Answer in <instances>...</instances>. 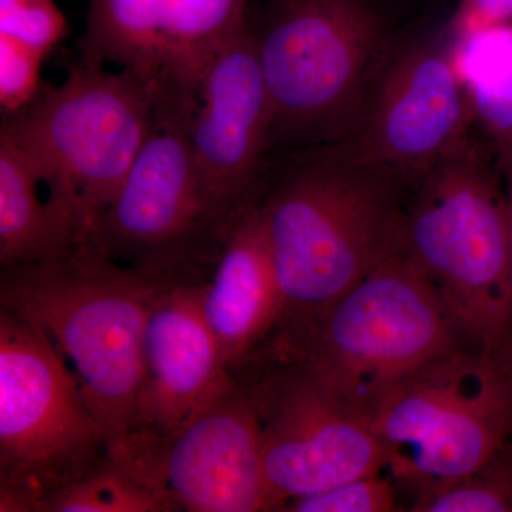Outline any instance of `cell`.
Instances as JSON below:
<instances>
[{
  "mask_svg": "<svg viewBox=\"0 0 512 512\" xmlns=\"http://www.w3.org/2000/svg\"><path fill=\"white\" fill-rule=\"evenodd\" d=\"M164 285L80 254L9 266L0 275L2 309L42 330L59 350L99 421L110 460L136 478L133 426L144 329Z\"/></svg>",
  "mask_w": 512,
  "mask_h": 512,
  "instance_id": "6da1fadb",
  "label": "cell"
},
{
  "mask_svg": "<svg viewBox=\"0 0 512 512\" xmlns=\"http://www.w3.org/2000/svg\"><path fill=\"white\" fill-rule=\"evenodd\" d=\"M255 201L281 289L275 330L328 308L402 241L404 214L384 171L346 163L329 147L262 181Z\"/></svg>",
  "mask_w": 512,
  "mask_h": 512,
  "instance_id": "7a4b0ae2",
  "label": "cell"
},
{
  "mask_svg": "<svg viewBox=\"0 0 512 512\" xmlns=\"http://www.w3.org/2000/svg\"><path fill=\"white\" fill-rule=\"evenodd\" d=\"M460 346L443 299L400 241L345 295L276 329L252 356L302 366L370 417L397 383Z\"/></svg>",
  "mask_w": 512,
  "mask_h": 512,
  "instance_id": "3957f363",
  "label": "cell"
},
{
  "mask_svg": "<svg viewBox=\"0 0 512 512\" xmlns=\"http://www.w3.org/2000/svg\"><path fill=\"white\" fill-rule=\"evenodd\" d=\"M160 87L130 70L79 62L60 86L43 84L25 109L2 117L39 174L47 202L84 254L150 133Z\"/></svg>",
  "mask_w": 512,
  "mask_h": 512,
  "instance_id": "277c9868",
  "label": "cell"
},
{
  "mask_svg": "<svg viewBox=\"0 0 512 512\" xmlns=\"http://www.w3.org/2000/svg\"><path fill=\"white\" fill-rule=\"evenodd\" d=\"M403 247L467 348L512 363V271L503 178L470 141L421 175Z\"/></svg>",
  "mask_w": 512,
  "mask_h": 512,
  "instance_id": "5b68a950",
  "label": "cell"
},
{
  "mask_svg": "<svg viewBox=\"0 0 512 512\" xmlns=\"http://www.w3.org/2000/svg\"><path fill=\"white\" fill-rule=\"evenodd\" d=\"M194 100L158 94L150 133L80 255L165 284L207 281L232 224L212 204L192 154Z\"/></svg>",
  "mask_w": 512,
  "mask_h": 512,
  "instance_id": "8992f818",
  "label": "cell"
},
{
  "mask_svg": "<svg viewBox=\"0 0 512 512\" xmlns=\"http://www.w3.org/2000/svg\"><path fill=\"white\" fill-rule=\"evenodd\" d=\"M109 461L99 421L59 350L0 309V511L43 512L53 494Z\"/></svg>",
  "mask_w": 512,
  "mask_h": 512,
  "instance_id": "52a82bcc",
  "label": "cell"
},
{
  "mask_svg": "<svg viewBox=\"0 0 512 512\" xmlns=\"http://www.w3.org/2000/svg\"><path fill=\"white\" fill-rule=\"evenodd\" d=\"M247 25L274 109L272 146L338 143L349 124L355 134L380 43L370 10L359 0H269Z\"/></svg>",
  "mask_w": 512,
  "mask_h": 512,
  "instance_id": "ba28073f",
  "label": "cell"
},
{
  "mask_svg": "<svg viewBox=\"0 0 512 512\" xmlns=\"http://www.w3.org/2000/svg\"><path fill=\"white\" fill-rule=\"evenodd\" d=\"M370 419L387 470L414 493L467 476L512 434V363L460 346L397 383Z\"/></svg>",
  "mask_w": 512,
  "mask_h": 512,
  "instance_id": "9c48e42d",
  "label": "cell"
},
{
  "mask_svg": "<svg viewBox=\"0 0 512 512\" xmlns=\"http://www.w3.org/2000/svg\"><path fill=\"white\" fill-rule=\"evenodd\" d=\"M235 373L258 414L265 477L278 511L295 498L387 470V451L370 417L302 366L252 356Z\"/></svg>",
  "mask_w": 512,
  "mask_h": 512,
  "instance_id": "30bf717a",
  "label": "cell"
},
{
  "mask_svg": "<svg viewBox=\"0 0 512 512\" xmlns=\"http://www.w3.org/2000/svg\"><path fill=\"white\" fill-rule=\"evenodd\" d=\"M254 0H89L80 62L130 70L161 92L195 96L202 76L247 26Z\"/></svg>",
  "mask_w": 512,
  "mask_h": 512,
  "instance_id": "8fae6325",
  "label": "cell"
},
{
  "mask_svg": "<svg viewBox=\"0 0 512 512\" xmlns=\"http://www.w3.org/2000/svg\"><path fill=\"white\" fill-rule=\"evenodd\" d=\"M150 477L175 511H278L265 477L258 414L238 373L222 377L158 448Z\"/></svg>",
  "mask_w": 512,
  "mask_h": 512,
  "instance_id": "7c38bea8",
  "label": "cell"
},
{
  "mask_svg": "<svg viewBox=\"0 0 512 512\" xmlns=\"http://www.w3.org/2000/svg\"><path fill=\"white\" fill-rule=\"evenodd\" d=\"M188 134L212 204L234 224L258 197L274 138V109L248 25L202 76Z\"/></svg>",
  "mask_w": 512,
  "mask_h": 512,
  "instance_id": "4fadbf2b",
  "label": "cell"
},
{
  "mask_svg": "<svg viewBox=\"0 0 512 512\" xmlns=\"http://www.w3.org/2000/svg\"><path fill=\"white\" fill-rule=\"evenodd\" d=\"M471 117L456 59L414 50L386 74L349 147L329 148L349 164L423 175L468 141Z\"/></svg>",
  "mask_w": 512,
  "mask_h": 512,
  "instance_id": "5bb4252c",
  "label": "cell"
},
{
  "mask_svg": "<svg viewBox=\"0 0 512 512\" xmlns=\"http://www.w3.org/2000/svg\"><path fill=\"white\" fill-rule=\"evenodd\" d=\"M202 284L164 285L148 312L133 444L137 476L151 488L158 448L228 373L202 316Z\"/></svg>",
  "mask_w": 512,
  "mask_h": 512,
  "instance_id": "9a60e30c",
  "label": "cell"
},
{
  "mask_svg": "<svg viewBox=\"0 0 512 512\" xmlns=\"http://www.w3.org/2000/svg\"><path fill=\"white\" fill-rule=\"evenodd\" d=\"M201 311L228 372L244 366L278 325L281 289L256 201L229 228L201 286Z\"/></svg>",
  "mask_w": 512,
  "mask_h": 512,
  "instance_id": "2e32d148",
  "label": "cell"
},
{
  "mask_svg": "<svg viewBox=\"0 0 512 512\" xmlns=\"http://www.w3.org/2000/svg\"><path fill=\"white\" fill-rule=\"evenodd\" d=\"M39 174L19 148L0 134V266L55 261L76 254L47 200Z\"/></svg>",
  "mask_w": 512,
  "mask_h": 512,
  "instance_id": "e0dca14e",
  "label": "cell"
},
{
  "mask_svg": "<svg viewBox=\"0 0 512 512\" xmlns=\"http://www.w3.org/2000/svg\"><path fill=\"white\" fill-rule=\"evenodd\" d=\"M163 494L109 461L46 501L43 512H171Z\"/></svg>",
  "mask_w": 512,
  "mask_h": 512,
  "instance_id": "ac0fdd59",
  "label": "cell"
},
{
  "mask_svg": "<svg viewBox=\"0 0 512 512\" xmlns=\"http://www.w3.org/2000/svg\"><path fill=\"white\" fill-rule=\"evenodd\" d=\"M416 512H512V457L501 453L467 476L417 491Z\"/></svg>",
  "mask_w": 512,
  "mask_h": 512,
  "instance_id": "d6986e66",
  "label": "cell"
},
{
  "mask_svg": "<svg viewBox=\"0 0 512 512\" xmlns=\"http://www.w3.org/2000/svg\"><path fill=\"white\" fill-rule=\"evenodd\" d=\"M66 35V18L55 0H0V37L46 57Z\"/></svg>",
  "mask_w": 512,
  "mask_h": 512,
  "instance_id": "ffe728a7",
  "label": "cell"
},
{
  "mask_svg": "<svg viewBox=\"0 0 512 512\" xmlns=\"http://www.w3.org/2000/svg\"><path fill=\"white\" fill-rule=\"evenodd\" d=\"M396 487L382 473L353 478L320 493L288 501L289 512H390L396 511Z\"/></svg>",
  "mask_w": 512,
  "mask_h": 512,
  "instance_id": "44dd1931",
  "label": "cell"
},
{
  "mask_svg": "<svg viewBox=\"0 0 512 512\" xmlns=\"http://www.w3.org/2000/svg\"><path fill=\"white\" fill-rule=\"evenodd\" d=\"M466 86L500 79L512 69V28L490 23L471 30L456 60Z\"/></svg>",
  "mask_w": 512,
  "mask_h": 512,
  "instance_id": "7402d4cb",
  "label": "cell"
},
{
  "mask_svg": "<svg viewBox=\"0 0 512 512\" xmlns=\"http://www.w3.org/2000/svg\"><path fill=\"white\" fill-rule=\"evenodd\" d=\"M45 57L13 40L0 37V110L12 116L25 109L42 90Z\"/></svg>",
  "mask_w": 512,
  "mask_h": 512,
  "instance_id": "603a6c76",
  "label": "cell"
},
{
  "mask_svg": "<svg viewBox=\"0 0 512 512\" xmlns=\"http://www.w3.org/2000/svg\"><path fill=\"white\" fill-rule=\"evenodd\" d=\"M474 117L494 144L512 137V69L500 79L467 86Z\"/></svg>",
  "mask_w": 512,
  "mask_h": 512,
  "instance_id": "cb8c5ba5",
  "label": "cell"
},
{
  "mask_svg": "<svg viewBox=\"0 0 512 512\" xmlns=\"http://www.w3.org/2000/svg\"><path fill=\"white\" fill-rule=\"evenodd\" d=\"M498 156V168L503 178L505 204H507L508 239H510V258L512 271V137L495 144Z\"/></svg>",
  "mask_w": 512,
  "mask_h": 512,
  "instance_id": "d4e9b609",
  "label": "cell"
},
{
  "mask_svg": "<svg viewBox=\"0 0 512 512\" xmlns=\"http://www.w3.org/2000/svg\"><path fill=\"white\" fill-rule=\"evenodd\" d=\"M470 6L485 25L512 20V0H470Z\"/></svg>",
  "mask_w": 512,
  "mask_h": 512,
  "instance_id": "484cf974",
  "label": "cell"
}]
</instances>
